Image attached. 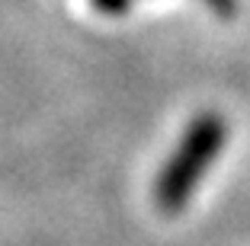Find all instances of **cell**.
I'll use <instances>...</instances> for the list:
<instances>
[{
  "mask_svg": "<svg viewBox=\"0 0 250 246\" xmlns=\"http://www.w3.org/2000/svg\"><path fill=\"white\" fill-rule=\"evenodd\" d=\"M225 141H228V122L221 115H212V112L199 115L186 128L180 147L170 153V160L164 163L154 182V202L164 214H177L192 198L196 186L208 173V167L225 147Z\"/></svg>",
  "mask_w": 250,
  "mask_h": 246,
  "instance_id": "obj_1",
  "label": "cell"
}]
</instances>
